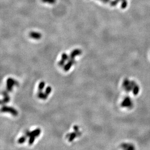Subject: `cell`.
Returning a JSON list of instances; mask_svg holds the SVG:
<instances>
[{
    "label": "cell",
    "instance_id": "6da1fadb",
    "mask_svg": "<svg viewBox=\"0 0 150 150\" xmlns=\"http://www.w3.org/2000/svg\"><path fill=\"white\" fill-rule=\"evenodd\" d=\"M122 87L127 92H131L135 95H137L140 90L139 86L135 81L127 78H126L123 80Z\"/></svg>",
    "mask_w": 150,
    "mask_h": 150
},
{
    "label": "cell",
    "instance_id": "7a4b0ae2",
    "mask_svg": "<svg viewBox=\"0 0 150 150\" xmlns=\"http://www.w3.org/2000/svg\"><path fill=\"white\" fill-rule=\"evenodd\" d=\"M14 86H19L18 82L12 78H8L6 81V90L9 92H11Z\"/></svg>",
    "mask_w": 150,
    "mask_h": 150
},
{
    "label": "cell",
    "instance_id": "3957f363",
    "mask_svg": "<svg viewBox=\"0 0 150 150\" xmlns=\"http://www.w3.org/2000/svg\"><path fill=\"white\" fill-rule=\"evenodd\" d=\"M121 106L125 108H131L133 106V102L129 97H126L122 101Z\"/></svg>",
    "mask_w": 150,
    "mask_h": 150
},
{
    "label": "cell",
    "instance_id": "277c9868",
    "mask_svg": "<svg viewBox=\"0 0 150 150\" xmlns=\"http://www.w3.org/2000/svg\"><path fill=\"white\" fill-rule=\"evenodd\" d=\"M1 112L5 113H9L13 115L14 116H17L18 115V112L17 110L12 107L8 106H3L1 108Z\"/></svg>",
    "mask_w": 150,
    "mask_h": 150
},
{
    "label": "cell",
    "instance_id": "5b68a950",
    "mask_svg": "<svg viewBox=\"0 0 150 150\" xmlns=\"http://www.w3.org/2000/svg\"><path fill=\"white\" fill-rule=\"evenodd\" d=\"M41 133V130L39 128H37L34 130L32 132H29L28 131H27L25 133V135L27 137H30L31 136H34L36 137H38L39 135Z\"/></svg>",
    "mask_w": 150,
    "mask_h": 150
},
{
    "label": "cell",
    "instance_id": "8992f818",
    "mask_svg": "<svg viewBox=\"0 0 150 150\" xmlns=\"http://www.w3.org/2000/svg\"><path fill=\"white\" fill-rule=\"evenodd\" d=\"M68 60V62L64 67V70L65 72H68V71L70 70L73 64L75 63L74 58H70V57H69V59Z\"/></svg>",
    "mask_w": 150,
    "mask_h": 150
},
{
    "label": "cell",
    "instance_id": "52a82bcc",
    "mask_svg": "<svg viewBox=\"0 0 150 150\" xmlns=\"http://www.w3.org/2000/svg\"><path fill=\"white\" fill-rule=\"evenodd\" d=\"M29 36L31 38L34 39H39L42 37L41 34L37 32H31L29 34Z\"/></svg>",
    "mask_w": 150,
    "mask_h": 150
},
{
    "label": "cell",
    "instance_id": "ba28073f",
    "mask_svg": "<svg viewBox=\"0 0 150 150\" xmlns=\"http://www.w3.org/2000/svg\"><path fill=\"white\" fill-rule=\"evenodd\" d=\"M82 53V51H81L80 49H75L71 53V54L70 55V58H74V57L77 56L79 55Z\"/></svg>",
    "mask_w": 150,
    "mask_h": 150
},
{
    "label": "cell",
    "instance_id": "9c48e42d",
    "mask_svg": "<svg viewBox=\"0 0 150 150\" xmlns=\"http://www.w3.org/2000/svg\"><path fill=\"white\" fill-rule=\"evenodd\" d=\"M122 149L124 150H134L135 149V147L133 145L130 143H123L121 146Z\"/></svg>",
    "mask_w": 150,
    "mask_h": 150
},
{
    "label": "cell",
    "instance_id": "30bf717a",
    "mask_svg": "<svg viewBox=\"0 0 150 150\" xmlns=\"http://www.w3.org/2000/svg\"><path fill=\"white\" fill-rule=\"evenodd\" d=\"M37 95L39 98L42 100H46L48 98V95L46 94L45 93H43L42 91H39Z\"/></svg>",
    "mask_w": 150,
    "mask_h": 150
},
{
    "label": "cell",
    "instance_id": "8fae6325",
    "mask_svg": "<svg viewBox=\"0 0 150 150\" xmlns=\"http://www.w3.org/2000/svg\"><path fill=\"white\" fill-rule=\"evenodd\" d=\"M76 136H77V132H73L72 133H70V136L68 137V141L69 142L73 141Z\"/></svg>",
    "mask_w": 150,
    "mask_h": 150
},
{
    "label": "cell",
    "instance_id": "7c38bea8",
    "mask_svg": "<svg viewBox=\"0 0 150 150\" xmlns=\"http://www.w3.org/2000/svg\"><path fill=\"white\" fill-rule=\"evenodd\" d=\"M10 98L9 96V95L5 96L4 99L3 100H2L1 101V105H3V104H5V103H6L10 101Z\"/></svg>",
    "mask_w": 150,
    "mask_h": 150
},
{
    "label": "cell",
    "instance_id": "4fadbf2b",
    "mask_svg": "<svg viewBox=\"0 0 150 150\" xmlns=\"http://www.w3.org/2000/svg\"><path fill=\"white\" fill-rule=\"evenodd\" d=\"M26 136H22L20 137L18 140V143L19 144H23L25 142L26 140Z\"/></svg>",
    "mask_w": 150,
    "mask_h": 150
},
{
    "label": "cell",
    "instance_id": "5bb4252c",
    "mask_svg": "<svg viewBox=\"0 0 150 150\" xmlns=\"http://www.w3.org/2000/svg\"><path fill=\"white\" fill-rule=\"evenodd\" d=\"M45 83L43 81H41L39 83V87H38V88H39V91H42L45 87Z\"/></svg>",
    "mask_w": 150,
    "mask_h": 150
},
{
    "label": "cell",
    "instance_id": "9a60e30c",
    "mask_svg": "<svg viewBox=\"0 0 150 150\" xmlns=\"http://www.w3.org/2000/svg\"><path fill=\"white\" fill-rule=\"evenodd\" d=\"M35 138L36 137L34 136H31L29 137V139L28 141V143L29 145H32L33 143L34 142V140H35Z\"/></svg>",
    "mask_w": 150,
    "mask_h": 150
},
{
    "label": "cell",
    "instance_id": "2e32d148",
    "mask_svg": "<svg viewBox=\"0 0 150 150\" xmlns=\"http://www.w3.org/2000/svg\"><path fill=\"white\" fill-rule=\"evenodd\" d=\"M41 1L44 3L53 4L56 2V0H41Z\"/></svg>",
    "mask_w": 150,
    "mask_h": 150
},
{
    "label": "cell",
    "instance_id": "e0dca14e",
    "mask_svg": "<svg viewBox=\"0 0 150 150\" xmlns=\"http://www.w3.org/2000/svg\"><path fill=\"white\" fill-rule=\"evenodd\" d=\"M52 91V87L50 86H48L46 88L45 90V93L47 95H49L51 92Z\"/></svg>",
    "mask_w": 150,
    "mask_h": 150
},
{
    "label": "cell",
    "instance_id": "ac0fdd59",
    "mask_svg": "<svg viewBox=\"0 0 150 150\" xmlns=\"http://www.w3.org/2000/svg\"><path fill=\"white\" fill-rule=\"evenodd\" d=\"M69 57H69V56L68 55V54H67L65 53H62V55H61V59H63V60H65V61H66V60H68Z\"/></svg>",
    "mask_w": 150,
    "mask_h": 150
},
{
    "label": "cell",
    "instance_id": "d6986e66",
    "mask_svg": "<svg viewBox=\"0 0 150 150\" xmlns=\"http://www.w3.org/2000/svg\"><path fill=\"white\" fill-rule=\"evenodd\" d=\"M65 61H65V60H63V59H61V60H60L58 62V66H60V67H61L64 66L65 65Z\"/></svg>",
    "mask_w": 150,
    "mask_h": 150
},
{
    "label": "cell",
    "instance_id": "ffe728a7",
    "mask_svg": "<svg viewBox=\"0 0 150 150\" xmlns=\"http://www.w3.org/2000/svg\"><path fill=\"white\" fill-rule=\"evenodd\" d=\"M8 90H5V91H3L2 92V94L4 96V97L5 96H7L8 95Z\"/></svg>",
    "mask_w": 150,
    "mask_h": 150
},
{
    "label": "cell",
    "instance_id": "44dd1931",
    "mask_svg": "<svg viewBox=\"0 0 150 150\" xmlns=\"http://www.w3.org/2000/svg\"><path fill=\"white\" fill-rule=\"evenodd\" d=\"M73 129L74 130L75 132H79V127H78V126H77V125H74V126H73Z\"/></svg>",
    "mask_w": 150,
    "mask_h": 150
}]
</instances>
